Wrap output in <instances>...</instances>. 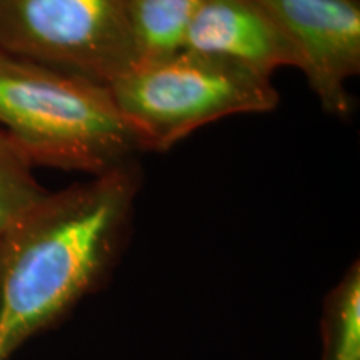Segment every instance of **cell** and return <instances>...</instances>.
Segmentation results:
<instances>
[{
  "mask_svg": "<svg viewBox=\"0 0 360 360\" xmlns=\"http://www.w3.org/2000/svg\"><path fill=\"white\" fill-rule=\"evenodd\" d=\"M0 129L30 164L97 175L142 143L107 85L0 51Z\"/></svg>",
  "mask_w": 360,
  "mask_h": 360,
  "instance_id": "obj_2",
  "label": "cell"
},
{
  "mask_svg": "<svg viewBox=\"0 0 360 360\" xmlns=\"http://www.w3.org/2000/svg\"><path fill=\"white\" fill-rule=\"evenodd\" d=\"M295 53L328 115L349 117L350 79L360 74V0H259Z\"/></svg>",
  "mask_w": 360,
  "mask_h": 360,
  "instance_id": "obj_5",
  "label": "cell"
},
{
  "mask_svg": "<svg viewBox=\"0 0 360 360\" xmlns=\"http://www.w3.org/2000/svg\"><path fill=\"white\" fill-rule=\"evenodd\" d=\"M32 167L20 148L0 129V237L49 193L39 184Z\"/></svg>",
  "mask_w": 360,
  "mask_h": 360,
  "instance_id": "obj_9",
  "label": "cell"
},
{
  "mask_svg": "<svg viewBox=\"0 0 360 360\" xmlns=\"http://www.w3.org/2000/svg\"><path fill=\"white\" fill-rule=\"evenodd\" d=\"M322 360H360V267L352 264L328 292L322 315Z\"/></svg>",
  "mask_w": 360,
  "mask_h": 360,
  "instance_id": "obj_8",
  "label": "cell"
},
{
  "mask_svg": "<svg viewBox=\"0 0 360 360\" xmlns=\"http://www.w3.org/2000/svg\"><path fill=\"white\" fill-rule=\"evenodd\" d=\"M204 0H129V25L137 62L184 51L191 24Z\"/></svg>",
  "mask_w": 360,
  "mask_h": 360,
  "instance_id": "obj_7",
  "label": "cell"
},
{
  "mask_svg": "<svg viewBox=\"0 0 360 360\" xmlns=\"http://www.w3.org/2000/svg\"><path fill=\"white\" fill-rule=\"evenodd\" d=\"M129 0H0V51L109 85L137 64Z\"/></svg>",
  "mask_w": 360,
  "mask_h": 360,
  "instance_id": "obj_4",
  "label": "cell"
},
{
  "mask_svg": "<svg viewBox=\"0 0 360 360\" xmlns=\"http://www.w3.org/2000/svg\"><path fill=\"white\" fill-rule=\"evenodd\" d=\"M109 90L143 152H165L207 124L267 114L281 102L270 77L188 51L137 62Z\"/></svg>",
  "mask_w": 360,
  "mask_h": 360,
  "instance_id": "obj_3",
  "label": "cell"
},
{
  "mask_svg": "<svg viewBox=\"0 0 360 360\" xmlns=\"http://www.w3.org/2000/svg\"><path fill=\"white\" fill-rule=\"evenodd\" d=\"M184 51L244 67L272 79L282 67H297L295 53L259 0H204Z\"/></svg>",
  "mask_w": 360,
  "mask_h": 360,
  "instance_id": "obj_6",
  "label": "cell"
},
{
  "mask_svg": "<svg viewBox=\"0 0 360 360\" xmlns=\"http://www.w3.org/2000/svg\"><path fill=\"white\" fill-rule=\"evenodd\" d=\"M142 187L137 159L49 192L0 237V360L109 274Z\"/></svg>",
  "mask_w": 360,
  "mask_h": 360,
  "instance_id": "obj_1",
  "label": "cell"
}]
</instances>
